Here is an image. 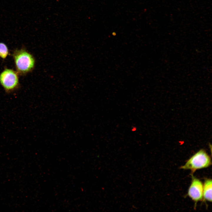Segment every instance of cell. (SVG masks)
Instances as JSON below:
<instances>
[{"mask_svg":"<svg viewBox=\"0 0 212 212\" xmlns=\"http://www.w3.org/2000/svg\"><path fill=\"white\" fill-rule=\"evenodd\" d=\"M16 71L19 74L25 75L32 71L35 59L30 53L24 48L17 49L12 54Z\"/></svg>","mask_w":212,"mask_h":212,"instance_id":"1","label":"cell"},{"mask_svg":"<svg viewBox=\"0 0 212 212\" xmlns=\"http://www.w3.org/2000/svg\"><path fill=\"white\" fill-rule=\"evenodd\" d=\"M211 164V157L205 150L201 149L188 160L180 168L190 170L193 173L197 170L208 167Z\"/></svg>","mask_w":212,"mask_h":212,"instance_id":"2","label":"cell"},{"mask_svg":"<svg viewBox=\"0 0 212 212\" xmlns=\"http://www.w3.org/2000/svg\"><path fill=\"white\" fill-rule=\"evenodd\" d=\"M0 83L6 93L13 92L19 87V74L12 69H5L0 74Z\"/></svg>","mask_w":212,"mask_h":212,"instance_id":"3","label":"cell"},{"mask_svg":"<svg viewBox=\"0 0 212 212\" xmlns=\"http://www.w3.org/2000/svg\"><path fill=\"white\" fill-rule=\"evenodd\" d=\"M203 184L198 179L193 177L191 184L188 189V196L195 202L202 200Z\"/></svg>","mask_w":212,"mask_h":212,"instance_id":"4","label":"cell"},{"mask_svg":"<svg viewBox=\"0 0 212 212\" xmlns=\"http://www.w3.org/2000/svg\"><path fill=\"white\" fill-rule=\"evenodd\" d=\"M212 180L207 179L205 180L203 184V197L205 200L212 201Z\"/></svg>","mask_w":212,"mask_h":212,"instance_id":"5","label":"cell"},{"mask_svg":"<svg viewBox=\"0 0 212 212\" xmlns=\"http://www.w3.org/2000/svg\"><path fill=\"white\" fill-rule=\"evenodd\" d=\"M9 49L7 45L4 43L0 42V57L5 59L9 54Z\"/></svg>","mask_w":212,"mask_h":212,"instance_id":"6","label":"cell"}]
</instances>
